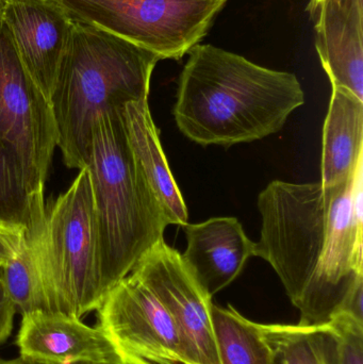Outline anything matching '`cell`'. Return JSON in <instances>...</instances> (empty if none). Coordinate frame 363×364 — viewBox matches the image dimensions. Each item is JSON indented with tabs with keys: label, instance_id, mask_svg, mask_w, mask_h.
Here are the masks:
<instances>
[{
	"label": "cell",
	"instance_id": "14",
	"mask_svg": "<svg viewBox=\"0 0 363 364\" xmlns=\"http://www.w3.org/2000/svg\"><path fill=\"white\" fill-rule=\"evenodd\" d=\"M123 115L130 147L163 207L168 223L185 226L188 224L187 205L164 155L148 100L126 105Z\"/></svg>",
	"mask_w": 363,
	"mask_h": 364
},
{
	"label": "cell",
	"instance_id": "19",
	"mask_svg": "<svg viewBox=\"0 0 363 364\" xmlns=\"http://www.w3.org/2000/svg\"><path fill=\"white\" fill-rule=\"evenodd\" d=\"M0 220L29 224V194L16 156L0 142Z\"/></svg>",
	"mask_w": 363,
	"mask_h": 364
},
{
	"label": "cell",
	"instance_id": "7",
	"mask_svg": "<svg viewBox=\"0 0 363 364\" xmlns=\"http://www.w3.org/2000/svg\"><path fill=\"white\" fill-rule=\"evenodd\" d=\"M0 142L21 164L28 194L45 191L58 132L50 102L19 59L0 18Z\"/></svg>",
	"mask_w": 363,
	"mask_h": 364
},
{
	"label": "cell",
	"instance_id": "25",
	"mask_svg": "<svg viewBox=\"0 0 363 364\" xmlns=\"http://www.w3.org/2000/svg\"><path fill=\"white\" fill-rule=\"evenodd\" d=\"M272 364H285V363H283V358H281V355L277 354V353L274 352V358H273Z\"/></svg>",
	"mask_w": 363,
	"mask_h": 364
},
{
	"label": "cell",
	"instance_id": "24",
	"mask_svg": "<svg viewBox=\"0 0 363 364\" xmlns=\"http://www.w3.org/2000/svg\"><path fill=\"white\" fill-rule=\"evenodd\" d=\"M323 1H325V0H310L307 10L310 11L311 13H315L319 9L320 4Z\"/></svg>",
	"mask_w": 363,
	"mask_h": 364
},
{
	"label": "cell",
	"instance_id": "18",
	"mask_svg": "<svg viewBox=\"0 0 363 364\" xmlns=\"http://www.w3.org/2000/svg\"><path fill=\"white\" fill-rule=\"evenodd\" d=\"M212 322L221 364H272L274 352L259 323L244 318L230 305H213Z\"/></svg>",
	"mask_w": 363,
	"mask_h": 364
},
{
	"label": "cell",
	"instance_id": "5",
	"mask_svg": "<svg viewBox=\"0 0 363 364\" xmlns=\"http://www.w3.org/2000/svg\"><path fill=\"white\" fill-rule=\"evenodd\" d=\"M46 205L40 224V255L49 312L82 318L104 301L99 239L87 168Z\"/></svg>",
	"mask_w": 363,
	"mask_h": 364
},
{
	"label": "cell",
	"instance_id": "12",
	"mask_svg": "<svg viewBox=\"0 0 363 364\" xmlns=\"http://www.w3.org/2000/svg\"><path fill=\"white\" fill-rule=\"evenodd\" d=\"M183 228L188 242L183 262L210 297L236 280L255 257L256 243L236 218H213Z\"/></svg>",
	"mask_w": 363,
	"mask_h": 364
},
{
	"label": "cell",
	"instance_id": "8",
	"mask_svg": "<svg viewBox=\"0 0 363 364\" xmlns=\"http://www.w3.org/2000/svg\"><path fill=\"white\" fill-rule=\"evenodd\" d=\"M162 304L176 326L183 364H221L212 322V297L183 262L178 250L160 242L132 269Z\"/></svg>",
	"mask_w": 363,
	"mask_h": 364
},
{
	"label": "cell",
	"instance_id": "16",
	"mask_svg": "<svg viewBox=\"0 0 363 364\" xmlns=\"http://www.w3.org/2000/svg\"><path fill=\"white\" fill-rule=\"evenodd\" d=\"M45 191L29 195L30 220L21 250L2 267L4 286L21 316L49 312L43 282L40 255V230L46 203Z\"/></svg>",
	"mask_w": 363,
	"mask_h": 364
},
{
	"label": "cell",
	"instance_id": "22",
	"mask_svg": "<svg viewBox=\"0 0 363 364\" xmlns=\"http://www.w3.org/2000/svg\"><path fill=\"white\" fill-rule=\"evenodd\" d=\"M16 309L13 305L4 282L2 267H0V344L6 341L12 333L13 318Z\"/></svg>",
	"mask_w": 363,
	"mask_h": 364
},
{
	"label": "cell",
	"instance_id": "1",
	"mask_svg": "<svg viewBox=\"0 0 363 364\" xmlns=\"http://www.w3.org/2000/svg\"><path fill=\"white\" fill-rule=\"evenodd\" d=\"M352 179L271 182L258 196L261 235L255 257L272 265L302 326H323L363 282V220L352 207Z\"/></svg>",
	"mask_w": 363,
	"mask_h": 364
},
{
	"label": "cell",
	"instance_id": "11",
	"mask_svg": "<svg viewBox=\"0 0 363 364\" xmlns=\"http://www.w3.org/2000/svg\"><path fill=\"white\" fill-rule=\"evenodd\" d=\"M17 346L21 355L46 363L127 364L104 331L62 314L23 316Z\"/></svg>",
	"mask_w": 363,
	"mask_h": 364
},
{
	"label": "cell",
	"instance_id": "2",
	"mask_svg": "<svg viewBox=\"0 0 363 364\" xmlns=\"http://www.w3.org/2000/svg\"><path fill=\"white\" fill-rule=\"evenodd\" d=\"M305 104L298 77L242 55L197 44L179 78L174 117L189 140L232 146L276 134Z\"/></svg>",
	"mask_w": 363,
	"mask_h": 364
},
{
	"label": "cell",
	"instance_id": "20",
	"mask_svg": "<svg viewBox=\"0 0 363 364\" xmlns=\"http://www.w3.org/2000/svg\"><path fill=\"white\" fill-rule=\"evenodd\" d=\"M328 324L338 336V364H363V323L338 314Z\"/></svg>",
	"mask_w": 363,
	"mask_h": 364
},
{
	"label": "cell",
	"instance_id": "4",
	"mask_svg": "<svg viewBox=\"0 0 363 364\" xmlns=\"http://www.w3.org/2000/svg\"><path fill=\"white\" fill-rule=\"evenodd\" d=\"M123 111L98 115L85 166L93 188L104 299L146 252L164 241L170 225L130 147Z\"/></svg>",
	"mask_w": 363,
	"mask_h": 364
},
{
	"label": "cell",
	"instance_id": "13",
	"mask_svg": "<svg viewBox=\"0 0 363 364\" xmlns=\"http://www.w3.org/2000/svg\"><path fill=\"white\" fill-rule=\"evenodd\" d=\"M315 23V48L332 87L363 100V0H325Z\"/></svg>",
	"mask_w": 363,
	"mask_h": 364
},
{
	"label": "cell",
	"instance_id": "27",
	"mask_svg": "<svg viewBox=\"0 0 363 364\" xmlns=\"http://www.w3.org/2000/svg\"><path fill=\"white\" fill-rule=\"evenodd\" d=\"M76 364H90V363H76Z\"/></svg>",
	"mask_w": 363,
	"mask_h": 364
},
{
	"label": "cell",
	"instance_id": "3",
	"mask_svg": "<svg viewBox=\"0 0 363 364\" xmlns=\"http://www.w3.org/2000/svg\"><path fill=\"white\" fill-rule=\"evenodd\" d=\"M72 23L50 106L64 164L81 170L98 115L148 100L151 75L162 59L97 26L75 18Z\"/></svg>",
	"mask_w": 363,
	"mask_h": 364
},
{
	"label": "cell",
	"instance_id": "9",
	"mask_svg": "<svg viewBox=\"0 0 363 364\" xmlns=\"http://www.w3.org/2000/svg\"><path fill=\"white\" fill-rule=\"evenodd\" d=\"M96 311L98 328L127 364H183L172 318L136 276L129 274L121 280Z\"/></svg>",
	"mask_w": 363,
	"mask_h": 364
},
{
	"label": "cell",
	"instance_id": "15",
	"mask_svg": "<svg viewBox=\"0 0 363 364\" xmlns=\"http://www.w3.org/2000/svg\"><path fill=\"white\" fill-rule=\"evenodd\" d=\"M363 158V100L332 87L323 128L321 183L337 186L353 176Z\"/></svg>",
	"mask_w": 363,
	"mask_h": 364
},
{
	"label": "cell",
	"instance_id": "26",
	"mask_svg": "<svg viewBox=\"0 0 363 364\" xmlns=\"http://www.w3.org/2000/svg\"><path fill=\"white\" fill-rule=\"evenodd\" d=\"M6 2L8 0H0V18H2V15H4V9H6Z\"/></svg>",
	"mask_w": 363,
	"mask_h": 364
},
{
	"label": "cell",
	"instance_id": "23",
	"mask_svg": "<svg viewBox=\"0 0 363 364\" xmlns=\"http://www.w3.org/2000/svg\"><path fill=\"white\" fill-rule=\"evenodd\" d=\"M0 364H57L46 363V361L38 360V359L32 358V357L25 356V355H19V357L10 360H4L0 359Z\"/></svg>",
	"mask_w": 363,
	"mask_h": 364
},
{
	"label": "cell",
	"instance_id": "6",
	"mask_svg": "<svg viewBox=\"0 0 363 364\" xmlns=\"http://www.w3.org/2000/svg\"><path fill=\"white\" fill-rule=\"evenodd\" d=\"M85 21L159 55L180 60L208 33L228 0H58Z\"/></svg>",
	"mask_w": 363,
	"mask_h": 364
},
{
	"label": "cell",
	"instance_id": "17",
	"mask_svg": "<svg viewBox=\"0 0 363 364\" xmlns=\"http://www.w3.org/2000/svg\"><path fill=\"white\" fill-rule=\"evenodd\" d=\"M260 328L285 364H338V336L330 324H260Z\"/></svg>",
	"mask_w": 363,
	"mask_h": 364
},
{
	"label": "cell",
	"instance_id": "21",
	"mask_svg": "<svg viewBox=\"0 0 363 364\" xmlns=\"http://www.w3.org/2000/svg\"><path fill=\"white\" fill-rule=\"evenodd\" d=\"M27 231V225L0 220V267L8 264L16 257Z\"/></svg>",
	"mask_w": 363,
	"mask_h": 364
},
{
	"label": "cell",
	"instance_id": "10",
	"mask_svg": "<svg viewBox=\"0 0 363 364\" xmlns=\"http://www.w3.org/2000/svg\"><path fill=\"white\" fill-rule=\"evenodd\" d=\"M2 19L21 63L50 102L72 36V17L58 0H8Z\"/></svg>",
	"mask_w": 363,
	"mask_h": 364
}]
</instances>
